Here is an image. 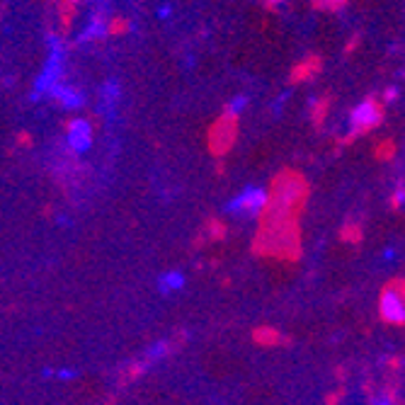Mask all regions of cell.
Here are the masks:
<instances>
[{
    "instance_id": "8",
    "label": "cell",
    "mask_w": 405,
    "mask_h": 405,
    "mask_svg": "<svg viewBox=\"0 0 405 405\" xmlns=\"http://www.w3.org/2000/svg\"><path fill=\"white\" fill-rule=\"evenodd\" d=\"M105 34H107V25H105V17L98 12V15H93V20H90V25H87L85 30L80 32V41L102 39Z\"/></svg>"
},
{
    "instance_id": "5",
    "label": "cell",
    "mask_w": 405,
    "mask_h": 405,
    "mask_svg": "<svg viewBox=\"0 0 405 405\" xmlns=\"http://www.w3.org/2000/svg\"><path fill=\"white\" fill-rule=\"evenodd\" d=\"M68 146L76 153H85L93 146V127L85 119H73L68 122Z\"/></svg>"
},
{
    "instance_id": "7",
    "label": "cell",
    "mask_w": 405,
    "mask_h": 405,
    "mask_svg": "<svg viewBox=\"0 0 405 405\" xmlns=\"http://www.w3.org/2000/svg\"><path fill=\"white\" fill-rule=\"evenodd\" d=\"M182 287H185V274L177 272V270H170V272H165L163 277L158 279V289H160L163 294L179 292Z\"/></svg>"
},
{
    "instance_id": "13",
    "label": "cell",
    "mask_w": 405,
    "mask_h": 405,
    "mask_svg": "<svg viewBox=\"0 0 405 405\" xmlns=\"http://www.w3.org/2000/svg\"><path fill=\"white\" fill-rule=\"evenodd\" d=\"M56 376L61 381H71V379H76L78 376V371H73V369H61V371H56Z\"/></svg>"
},
{
    "instance_id": "11",
    "label": "cell",
    "mask_w": 405,
    "mask_h": 405,
    "mask_svg": "<svg viewBox=\"0 0 405 405\" xmlns=\"http://www.w3.org/2000/svg\"><path fill=\"white\" fill-rule=\"evenodd\" d=\"M165 352H168V342H155L153 347L149 349V354H146V357H149L151 362H155V359L165 357Z\"/></svg>"
},
{
    "instance_id": "10",
    "label": "cell",
    "mask_w": 405,
    "mask_h": 405,
    "mask_svg": "<svg viewBox=\"0 0 405 405\" xmlns=\"http://www.w3.org/2000/svg\"><path fill=\"white\" fill-rule=\"evenodd\" d=\"M245 107H248V98H245V95H238V98L233 100L231 105H228V114H231V117H236V114H241Z\"/></svg>"
},
{
    "instance_id": "15",
    "label": "cell",
    "mask_w": 405,
    "mask_h": 405,
    "mask_svg": "<svg viewBox=\"0 0 405 405\" xmlns=\"http://www.w3.org/2000/svg\"><path fill=\"white\" fill-rule=\"evenodd\" d=\"M170 12H173V10H170V6H163V8H158V15L163 17V20H165V17H170Z\"/></svg>"
},
{
    "instance_id": "2",
    "label": "cell",
    "mask_w": 405,
    "mask_h": 405,
    "mask_svg": "<svg viewBox=\"0 0 405 405\" xmlns=\"http://www.w3.org/2000/svg\"><path fill=\"white\" fill-rule=\"evenodd\" d=\"M267 204V192L262 187H245L238 197H233L223 209L226 214L233 216H257L262 211V206Z\"/></svg>"
},
{
    "instance_id": "12",
    "label": "cell",
    "mask_w": 405,
    "mask_h": 405,
    "mask_svg": "<svg viewBox=\"0 0 405 405\" xmlns=\"http://www.w3.org/2000/svg\"><path fill=\"white\" fill-rule=\"evenodd\" d=\"M318 8H328V10H335V8H342L344 0H316Z\"/></svg>"
},
{
    "instance_id": "1",
    "label": "cell",
    "mask_w": 405,
    "mask_h": 405,
    "mask_svg": "<svg viewBox=\"0 0 405 405\" xmlns=\"http://www.w3.org/2000/svg\"><path fill=\"white\" fill-rule=\"evenodd\" d=\"M63 54H66V47H63V39L58 36H49V58L44 63V71L39 73L34 83V93H32V100H39L44 93H49L58 80H61L63 73Z\"/></svg>"
},
{
    "instance_id": "18",
    "label": "cell",
    "mask_w": 405,
    "mask_h": 405,
    "mask_svg": "<svg viewBox=\"0 0 405 405\" xmlns=\"http://www.w3.org/2000/svg\"><path fill=\"white\" fill-rule=\"evenodd\" d=\"M267 3H272V6H274V3H279V0H267Z\"/></svg>"
},
{
    "instance_id": "16",
    "label": "cell",
    "mask_w": 405,
    "mask_h": 405,
    "mask_svg": "<svg viewBox=\"0 0 405 405\" xmlns=\"http://www.w3.org/2000/svg\"><path fill=\"white\" fill-rule=\"evenodd\" d=\"M400 204H403V187L395 190V206H400Z\"/></svg>"
},
{
    "instance_id": "14",
    "label": "cell",
    "mask_w": 405,
    "mask_h": 405,
    "mask_svg": "<svg viewBox=\"0 0 405 405\" xmlns=\"http://www.w3.org/2000/svg\"><path fill=\"white\" fill-rule=\"evenodd\" d=\"M393 100H398V90H395V87H388V90H386V102H393Z\"/></svg>"
},
{
    "instance_id": "3",
    "label": "cell",
    "mask_w": 405,
    "mask_h": 405,
    "mask_svg": "<svg viewBox=\"0 0 405 405\" xmlns=\"http://www.w3.org/2000/svg\"><path fill=\"white\" fill-rule=\"evenodd\" d=\"M379 311H381V318L386 323H393V325H403L405 320V298H403V287L400 284H391V287L384 289L379 298Z\"/></svg>"
},
{
    "instance_id": "6",
    "label": "cell",
    "mask_w": 405,
    "mask_h": 405,
    "mask_svg": "<svg viewBox=\"0 0 405 405\" xmlns=\"http://www.w3.org/2000/svg\"><path fill=\"white\" fill-rule=\"evenodd\" d=\"M49 93L54 95V98L58 100V105H61L63 109H78L83 107V102H85V98H83L80 93H78L76 87L71 85H61V80L56 83V85L49 90Z\"/></svg>"
},
{
    "instance_id": "9",
    "label": "cell",
    "mask_w": 405,
    "mask_h": 405,
    "mask_svg": "<svg viewBox=\"0 0 405 405\" xmlns=\"http://www.w3.org/2000/svg\"><path fill=\"white\" fill-rule=\"evenodd\" d=\"M102 98L107 100L109 105H114L119 98H122V85H119V83L114 80V78H109V80L102 85Z\"/></svg>"
},
{
    "instance_id": "4",
    "label": "cell",
    "mask_w": 405,
    "mask_h": 405,
    "mask_svg": "<svg viewBox=\"0 0 405 405\" xmlns=\"http://www.w3.org/2000/svg\"><path fill=\"white\" fill-rule=\"evenodd\" d=\"M381 124V109L374 100H364L362 105H357L349 117V127H352V136L354 133L369 131V129L379 127Z\"/></svg>"
},
{
    "instance_id": "17",
    "label": "cell",
    "mask_w": 405,
    "mask_h": 405,
    "mask_svg": "<svg viewBox=\"0 0 405 405\" xmlns=\"http://www.w3.org/2000/svg\"><path fill=\"white\" fill-rule=\"evenodd\" d=\"M374 405H393V403H391L388 398H376V400H374Z\"/></svg>"
}]
</instances>
